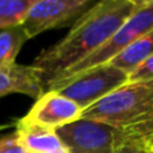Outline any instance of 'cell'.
<instances>
[{"label":"cell","instance_id":"cell-9","mask_svg":"<svg viewBox=\"0 0 153 153\" xmlns=\"http://www.w3.org/2000/svg\"><path fill=\"white\" fill-rule=\"evenodd\" d=\"M15 126L18 141L26 153H70L55 130L38 126Z\"/></svg>","mask_w":153,"mask_h":153},{"label":"cell","instance_id":"cell-13","mask_svg":"<svg viewBox=\"0 0 153 153\" xmlns=\"http://www.w3.org/2000/svg\"><path fill=\"white\" fill-rule=\"evenodd\" d=\"M114 153H149L148 144L137 138H125L118 144Z\"/></svg>","mask_w":153,"mask_h":153},{"label":"cell","instance_id":"cell-7","mask_svg":"<svg viewBox=\"0 0 153 153\" xmlns=\"http://www.w3.org/2000/svg\"><path fill=\"white\" fill-rule=\"evenodd\" d=\"M82 109L55 90H47L31 106L28 113L16 121L22 126H38L48 130L78 121L82 116Z\"/></svg>","mask_w":153,"mask_h":153},{"label":"cell","instance_id":"cell-14","mask_svg":"<svg viewBox=\"0 0 153 153\" xmlns=\"http://www.w3.org/2000/svg\"><path fill=\"white\" fill-rule=\"evenodd\" d=\"M152 79H153V55L146 59L141 66H138L129 75V82H143V81H152Z\"/></svg>","mask_w":153,"mask_h":153},{"label":"cell","instance_id":"cell-4","mask_svg":"<svg viewBox=\"0 0 153 153\" xmlns=\"http://www.w3.org/2000/svg\"><path fill=\"white\" fill-rule=\"evenodd\" d=\"M152 30H153V0H143V1H140V4L136 8L134 12L126 19V22L114 32L113 36L102 47L98 48L95 53H93L91 55H89L82 62L73 66L71 69L65 71L58 79L69 78V76L79 74L82 71H86V70L109 63L122 50H125L128 46H130L143 35L151 32Z\"/></svg>","mask_w":153,"mask_h":153},{"label":"cell","instance_id":"cell-6","mask_svg":"<svg viewBox=\"0 0 153 153\" xmlns=\"http://www.w3.org/2000/svg\"><path fill=\"white\" fill-rule=\"evenodd\" d=\"M95 3L94 0H35L22 27L31 39L48 30L74 24Z\"/></svg>","mask_w":153,"mask_h":153},{"label":"cell","instance_id":"cell-18","mask_svg":"<svg viewBox=\"0 0 153 153\" xmlns=\"http://www.w3.org/2000/svg\"><path fill=\"white\" fill-rule=\"evenodd\" d=\"M149 153H152V152H151V151H149Z\"/></svg>","mask_w":153,"mask_h":153},{"label":"cell","instance_id":"cell-5","mask_svg":"<svg viewBox=\"0 0 153 153\" xmlns=\"http://www.w3.org/2000/svg\"><path fill=\"white\" fill-rule=\"evenodd\" d=\"M70 153H114L128 138L120 129L105 122L79 118L55 130Z\"/></svg>","mask_w":153,"mask_h":153},{"label":"cell","instance_id":"cell-2","mask_svg":"<svg viewBox=\"0 0 153 153\" xmlns=\"http://www.w3.org/2000/svg\"><path fill=\"white\" fill-rule=\"evenodd\" d=\"M81 118L105 122L128 138H153V79L129 82L82 111Z\"/></svg>","mask_w":153,"mask_h":153},{"label":"cell","instance_id":"cell-15","mask_svg":"<svg viewBox=\"0 0 153 153\" xmlns=\"http://www.w3.org/2000/svg\"><path fill=\"white\" fill-rule=\"evenodd\" d=\"M0 153H26L23 146L19 144L15 132L0 138Z\"/></svg>","mask_w":153,"mask_h":153},{"label":"cell","instance_id":"cell-10","mask_svg":"<svg viewBox=\"0 0 153 153\" xmlns=\"http://www.w3.org/2000/svg\"><path fill=\"white\" fill-rule=\"evenodd\" d=\"M153 55V30L148 34L138 38L136 42L128 46L125 50H122L117 56H114L109 65L122 70L129 76L137 69L138 66L144 63L148 58Z\"/></svg>","mask_w":153,"mask_h":153},{"label":"cell","instance_id":"cell-16","mask_svg":"<svg viewBox=\"0 0 153 153\" xmlns=\"http://www.w3.org/2000/svg\"><path fill=\"white\" fill-rule=\"evenodd\" d=\"M15 125H16V122H8V124H1V125H0V132H1V130H4V129H10V128L15 126Z\"/></svg>","mask_w":153,"mask_h":153},{"label":"cell","instance_id":"cell-3","mask_svg":"<svg viewBox=\"0 0 153 153\" xmlns=\"http://www.w3.org/2000/svg\"><path fill=\"white\" fill-rule=\"evenodd\" d=\"M128 82V74L106 63L69 78L56 79L46 86L45 91L55 90L75 102L82 110H86Z\"/></svg>","mask_w":153,"mask_h":153},{"label":"cell","instance_id":"cell-12","mask_svg":"<svg viewBox=\"0 0 153 153\" xmlns=\"http://www.w3.org/2000/svg\"><path fill=\"white\" fill-rule=\"evenodd\" d=\"M35 0H0V31L23 24Z\"/></svg>","mask_w":153,"mask_h":153},{"label":"cell","instance_id":"cell-17","mask_svg":"<svg viewBox=\"0 0 153 153\" xmlns=\"http://www.w3.org/2000/svg\"><path fill=\"white\" fill-rule=\"evenodd\" d=\"M146 144H148V148H149V151H151V152L153 153V138H151V140H149Z\"/></svg>","mask_w":153,"mask_h":153},{"label":"cell","instance_id":"cell-1","mask_svg":"<svg viewBox=\"0 0 153 153\" xmlns=\"http://www.w3.org/2000/svg\"><path fill=\"white\" fill-rule=\"evenodd\" d=\"M138 4L137 0L97 1L73 24L63 39L40 51L32 66L42 74L45 89L50 82L102 47Z\"/></svg>","mask_w":153,"mask_h":153},{"label":"cell","instance_id":"cell-11","mask_svg":"<svg viewBox=\"0 0 153 153\" xmlns=\"http://www.w3.org/2000/svg\"><path fill=\"white\" fill-rule=\"evenodd\" d=\"M27 40L28 36L22 26L0 31V67L15 65L16 56Z\"/></svg>","mask_w":153,"mask_h":153},{"label":"cell","instance_id":"cell-8","mask_svg":"<svg viewBox=\"0 0 153 153\" xmlns=\"http://www.w3.org/2000/svg\"><path fill=\"white\" fill-rule=\"evenodd\" d=\"M45 93V85L40 71L23 65H11L0 67V98L8 94H24L31 98H39Z\"/></svg>","mask_w":153,"mask_h":153}]
</instances>
